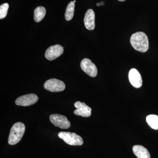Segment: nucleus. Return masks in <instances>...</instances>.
Segmentation results:
<instances>
[{
	"label": "nucleus",
	"mask_w": 158,
	"mask_h": 158,
	"mask_svg": "<svg viewBox=\"0 0 158 158\" xmlns=\"http://www.w3.org/2000/svg\"><path fill=\"white\" fill-rule=\"evenodd\" d=\"M130 42L133 48L141 52H147L149 43L147 35L142 32H136L132 35Z\"/></svg>",
	"instance_id": "f257e3e1"
},
{
	"label": "nucleus",
	"mask_w": 158,
	"mask_h": 158,
	"mask_svg": "<svg viewBox=\"0 0 158 158\" xmlns=\"http://www.w3.org/2000/svg\"><path fill=\"white\" fill-rule=\"evenodd\" d=\"M25 131V126L21 122L15 123L11 129L8 143L10 145H14L21 140Z\"/></svg>",
	"instance_id": "f03ea898"
},
{
	"label": "nucleus",
	"mask_w": 158,
	"mask_h": 158,
	"mask_svg": "<svg viewBox=\"0 0 158 158\" xmlns=\"http://www.w3.org/2000/svg\"><path fill=\"white\" fill-rule=\"evenodd\" d=\"M58 136L69 145H81L83 144V140L81 137L76 133L60 132L58 134Z\"/></svg>",
	"instance_id": "7ed1b4c3"
},
{
	"label": "nucleus",
	"mask_w": 158,
	"mask_h": 158,
	"mask_svg": "<svg viewBox=\"0 0 158 158\" xmlns=\"http://www.w3.org/2000/svg\"><path fill=\"white\" fill-rule=\"evenodd\" d=\"M44 87L46 90L51 92H60L65 90L64 82L56 79H51L44 83Z\"/></svg>",
	"instance_id": "20e7f679"
},
{
	"label": "nucleus",
	"mask_w": 158,
	"mask_h": 158,
	"mask_svg": "<svg viewBox=\"0 0 158 158\" xmlns=\"http://www.w3.org/2000/svg\"><path fill=\"white\" fill-rule=\"evenodd\" d=\"M50 120L55 126L61 129H66L70 127V122L67 117L60 114H52L50 116Z\"/></svg>",
	"instance_id": "39448f33"
},
{
	"label": "nucleus",
	"mask_w": 158,
	"mask_h": 158,
	"mask_svg": "<svg viewBox=\"0 0 158 158\" xmlns=\"http://www.w3.org/2000/svg\"><path fill=\"white\" fill-rule=\"evenodd\" d=\"M81 67L83 71L89 76L94 77L97 75L98 69L96 65L90 59H83L81 63Z\"/></svg>",
	"instance_id": "423d86ee"
},
{
	"label": "nucleus",
	"mask_w": 158,
	"mask_h": 158,
	"mask_svg": "<svg viewBox=\"0 0 158 158\" xmlns=\"http://www.w3.org/2000/svg\"><path fill=\"white\" fill-rule=\"evenodd\" d=\"M38 100V98L36 94H30L19 97L15 101L17 106H28L36 103Z\"/></svg>",
	"instance_id": "0eeeda50"
},
{
	"label": "nucleus",
	"mask_w": 158,
	"mask_h": 158,
	"mask_svg": "<svg viewBox=\"0 0 158 158\" xmlns=\"http://www.w3.org/2000/svg\"><path fill=\"white\" fill-rule=\"evenodd\" d=\"M63 47L59 44L52 46L46 51L45 57L48 60L52 61L60 56L63 54Z\"/></svg>",
	"instance_id": "6e6552de"
},
{
	"label": "nucleus",
	"mask_w": 158,
	"mask_h": 158,
	"mask_svg": "<svg viewBox=\"0 0 158 158\" xmlns=\"http://www.w3.org/2000/svg\"><path fill=\"white\" fill-rule=\"evenodd\" d=\"M74 106L77 109L74 111V113L77 116L88 117L91 115V108L85 102L77 101L75 103Z\"/></svg>",
	"instance_id": "1a4fd4ad"
},
{
	"label": "nucleus",
	"mask_w": 158,
	"mask_h": 158,
	"mask_svg": "<svg viewBox=\"0 0 158 158\" xmlns=\"http://www.w3.org/2000/svg\"><path fill=\"white\" fill-rule=\"evenodd\" d=\"M129 80L131 85L136 88H139L142 86V79L141 75L136 69H132L128 74Z\"/></svg>",
	"instance_id": "9d476101"
},
{
	"label": "nucleus",
	"mask_w": 158,
	"mask_h": 158,
	"mask_svg": "<svg viewBox=\"0 0 158 158\" xmlns=\"http://www.w3.org/2000/svg\"><path fill=\"white\" fill-rule=\"evenodd\" d=\"M84 23L86 28L92 31L95 28V14L92 9H88L85 15Z\"/></svg>",
	"instance_id": "9b49d317"
},
{
	"label": "nucleus",
	"mask_w": 158,
	"mask_h": 158,
	"mask_svg": "<svg viewBox=\"0 0 158 158\" xmlns=\"http://www.w3.org/2000/svg\"><path fill=\"white\" fill-rule=\"evenodd\" d=\"M133 151L138 158H150L149 152L142 145H135L133 146Z\"/></svg>",
	"instance_id": "f8f14e48"
},
{
	"label": "nucleus",
	"mask_w": 158,
	"mask_h": 158,
	"mask_svg": "<svg viewBox=\"0 0 158 158\" xmlns=\"http://www.w3.org/2000/svg\"><path fill=\"white\" fill-rule=\"evenodd\" d=\"M45 8L43 6H39L35 9L34 11V19L36 22L39 23L41 21L45 16Z\"/></svg>",
	"instance_id": "ddd939ff"
},
{
	"label": "nucleus",
	"mask_w": 158,
	"mask_h": 158,
	"mask_svg": "<svg viewBox=\"0 0 158 158\" xmlns=\"http://www.w3.org/2000/svg\"><path fill=\"white\" fill-rule=\"evenodd\" d=\"M148 124L152 128L158 129V116L156 115H150L146 117Z\"/></svg>",
	"instance_id": "4468645a"
},
{
	"label": "nucleus",
	"mask_w": 158,
	"mask_h": 158,
	"mask_svg": "<svg viewBox=\"0 0 158 158\" xmlns=\"http://www.w3.org/2000/svg\"><path fill=\"white\" fill-rule=\"evenodd\" d=\"M75 9V3L71 2L66 8L65 16V19L67 21H70L72 19L74 15Z\"/></svg>",
	"instance_id": "2eb2a0df"
},
{
	"label": "nucleus",
	"mask_w": 158,
	"mask_h": 158,
	"mask_svg": "<svg viewBox=\"0 0 158 158\" xmlns=\"http://www.w3.org/2000/svg\"><path fill=\"white\" fill-rule=\"evenodd\" d=\"M9 5L8 3H4L0 6V19H2L6 17L8 13Z\"/></svg>",
	"instance_id": "dca6fc26"
},
{
	"label": "nucleus",
	"mask_w": 158,
	"mask_h": 158,
	"mask_svg": "<svg viewBox=\"0 0 158 158\" xmlns=\"http://www.w3.org/2000/svg\"><path fill=\"white\" fill-rule=\"evenodd\" d=\"M100 4H101V6H103L104 5V2H101L100 3Z\"/></svg>",
	"instance_id": "f3484780"
},
{
	"label": "nucleus",
	"mask_w": 158,
	"mask_h": 158,
	"mask_svg": "<svg viewBox=\"0 0 158 158\" xmlns=\"http://www.w3.org/2000/svg\"><path fill=\"white\" fill-rule=\"evenodd\" d=\"M96 5L98 6H101V4H100V3H97Z\"/></svg>",
	"instance_id": "a211bd4d"
},
{
	"label": "nucleus",
	"mask_w": 158,
	"mask_h": 158,
	"mask_svg": "<svg viewBox=\"0 0 158 158\" xmlns=\"http://www.w3.org/2000/svg\"><path fill=\"white\" fill-rule=\"evenodd\" d=\"M118 1H120V2H124L125 0H118Z\"/></svg>",
	"instance_id": "6ab92c4d"
},
{
	"label": "nucleus",
	"mask_w": 158,
	"mask_h": 158,
	"mask_svg": "<svg viewBox=\"0 0 158 158\" xmlns=\"http://www.w3.org/2000/svg\"><path fill=\"white\" fill-rule=\"evenodd\" d=\"M76 2V1L75 0H74V1H73L74 2V3H75Z\"/></svg>",
	"instance_id": "aec40b11"
}]
</instances>
